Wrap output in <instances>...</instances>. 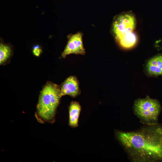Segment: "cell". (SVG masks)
<instances>
[{
	"label": "cell",
	"instance_id": "8",
	"mask_svg": "<svg viewBox=\"0 0 162 162\" xmlns=\"http://www.w3.org/2000/svg\"><path fill=\"white\" fill-rule=\"evenodd\" d=\"M81 110L79 103L76 101L72 102L69 107V125L72 127L78 126V119Z\"/></svg>",
	"mask_w": 162,
	"mask_h": 162
},
{
	"label": "cell",
	"instance_id": "3",
	"mask_svg": "<svg viewBox=\"0 0 162 162\" xmlns=\"http://www.w3.org/2000/svg\"><path fill=\"white\" fill-rule=\"evenodd\" d=\"M160 110V106L157 100L149 97L139 99L134 103V110L136 115L146 123L151 125L155 123Z\"/></svg>",
	"mask_w": 162,
	"mask_h": 162
},
{
	"label": "cell",
	"instance_id": "7",
	"mask_svg": "<svg viewBox=\"0 0 162 162\" xmlns=\"http://www.w3.org/2000/svg\"><path fill=\"white\" fill-rule=\"evenodd\" d=\"M146 68L148 74L152 75H162V55L156 56L148 62Z\"/></svg>",
	"mask_w": 162,
	"mask_h": 162
},
{
	"label": "cell",
	"instance_id": "9",
	"mask_svg": "<svg viewBox=\"0 0 162 162\" xmlns=\"http://www.w3.org/2000/svg\"><path fill=\"white\" fill-rule=\"evenodd\" d=\"M117 40L122 47L129 48L135 45L137 38L135 34L132 32L124 34Z\"/></svg>",
	"mask_w": 162,
	"mask_h": 162
},
{
	"label": "cell",
	"instance_id": "1",
	"mask_svg": "<svg viewBox=\"0 0 162 162\" xmlns=\"http://www.w3.org/2000/svg\"><path fill=\"white\" fill-rule=\"evenodd\" d=\"M118 139L134 162L162 161V128L156 124L138 131L117 132Z\"/></svg>",
	"mask_w": 162,
	"mask_h": 162
},
{
	"label": "cell",
	"instance_id": "11",
	"mask_svg": "<svg viewBox=\"0 0 162 162\" xmlns=\"http://www.w3.org/2000/svg\"><path fill=\"white\" fill-rule=\"evenodd\" d=\"M33 52L35 56H39L42 52V50L40 46L38 45H37L34 47Z\"/></svg>",
	"mask_w": 162,
	"mask_h": 162
},
{
	"label": "cell",
	"instance_id": "5",
	"mask_svg": "<svg viewBox=\"0 0 162 162\" xmlns=\"http://www.w3.org/2000/svg\"><path fill=\"white\" fill-rule=\"evenodd\" d=\"M85 50L83 45L82 34L77 32L69 37L67 44L61 56L63 58L71 54L83 55Z\"/></svg>",
	"mask_w": 162,
	"mask_h": 162
},
{
	"label": "cell",
	"instance_id": "10",
	"mask_svg": "<svg viewBox=\"0 0 162 162\" xmlns=\"http://www.w3.org/2000/svg\"><path fill=\"white\" fill-rule=\"evenodd\" d=\"M12 53L11 46L1 42L0 44V64L5 63L10 57Z\"/></svg>",
	"mask_w": 162,
	"mask_h": 162
},
{
	"label": "cell",
	"instance_id": "6",
	"mask_svg": "<svg viewBox=\"0 0 162 162\" xmlns=\"http://www.w3.org/2000/svg\"><path fill=\"white\" fill-rule=\"evenodd\" d=\"M61 95H69L74 97L80 93L79 83L76 77L70 76L62 84L60 87Z\"/></svg>",
	"mask_w": 162,
	"mask_h": 162
},
{
	"label": "cell",
	"instance_id": "2",
	"mask_svg": "<svg viewBox=\"0 0 162 162\" xmlns=\"http://www.w3.org/2000/svg\"><path fill=\"white\" fill-rule=\"evenodd\" d=\"M61 97L60 87L51 82H48L40 92L37 105L40 116L46 121L52 120Z\"/></svg>",
	"mask_w": 162,
	"mask_h": 162
},
{
	"label": "cell",
	"instance_id": "4",
	"mask_svg": "<svg viewBox=\"0 0 162 162\" xmlns=\"http://www.w3.org/2000/svg\"><path fill=\"white\" fill-rule=\"evenodd\" d=\"M136 26L134 16L129 14H125L118 16L112 25V31L117 40L128 33L133 32Z\"/></svg>",
	"mask_w": 162,
	"mask_h": 162
}]
</instances>
